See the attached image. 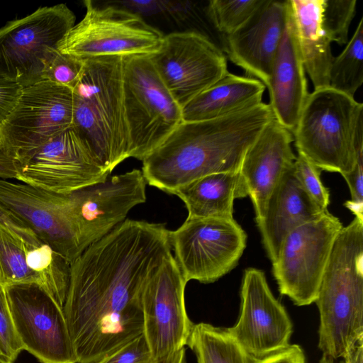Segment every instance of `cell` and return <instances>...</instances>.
Masks as SVG:
<instances>
[{
    "label": "cell",
    "mask_w": 363,
    "mask_h": 363,
    "mask_svg": "<svg viewBox=\"0 0 363 363\" xmlns=\"http://www.w3.org/2000/svg\"><path fill=\"white\" fill-rule=\"evenodd\" d=\"M122 59L130 157L143 160L182 123V108L160 79L149 55Z\"/></svg>",
    "instance_id": "obj_6"
},
{
    "label": "cell",
    "mask_w": 363,
    "mask_h": 363,
    "mask_svg": "<svg viewBox=\"0 0 363 363\" xmlns=\"http://www.w3.org/2000/svg\"><path fill=\"white\" fill-rule=\"evenodd\" d=\"M138 243L108 236L71 264L63 311L77 363H95L141 335L143 287L157 269Z\"/></svg>",
    "instance_id": "obj_1"
},
{
    "label": "cell",
    "mask_w": 363,
    "mask_h": 363,
    "mask_svg": "<svg viewBox=\"0 0 363 363\" xmlns=\"http://www.w3.org/2000/svg\"><path fill=\"white\" fill-rule=\"evenodd\" d=\"M197 363H253L254 359L225 328L199 323L194 325L186 345Z\"/></svg>",
    "instance_id": "obj_27"
},
{
    "label": "cell",
    "mask_w": 363,
    "mask_h": 363,
    "mask_svg": "<svg viewBox=\"0 0 363 363\" xmlns=\"http://www.w3.org/2000/svg\"><path fill=\"white\" fill-rule=\"evenodd\" d=\"M84 68V60L50 50L44 64L42 81L54 82L72 90L78 83Z\"/></svg>",
    "instance_id": "obj_32"
},
{
    "label": "cell",
    "mask_w": 363,
    "mask_h": 363,
    "mask_svg": "<svg viewBox=\"0 0 363 363\" xmlns=\"http://www.w3.org/2000/svg\"><path fill=\"white\" fill-rule=\"evenodd\" d=\"M350 191L351 200L345 206L355 217L363 220V155L357 157L354 169L343 176Z\"/></svg>",
    "instance_id": "obj_36"
},
{
    "label": "cell",
    "mask_w": 363,
    "mask_h": 363,
    "mask_svg": "<svg viewBox=\"0 0 363 363\" xmlns=\"http://www.w3.org/2000/svg\"><path fill=\"white\" fill-rule=\"evenodd\" d=\"M319 363H334V359L332 357L323 354ZM341 363H343L342 362Z\"/></svg>",
    "instance_id": "obj_43"
},
{
    "label": "cell",
    "mask_w": 363,
    "mask_h": 363,
    "mask_svg": "<svg viewBox=\"0 0 363 363\" xmlns=\"http://www.w3.org/2000/svg\"><path fill=\"white\" fill-rule=\"evenodd\" d=\"M84 4L86 13L58 43L60 52L84 60L151 55L159 48L164 35L138 13L90 0Z\"/></svg>",
    "instance_id": "obj_7"
},
{
    "label": "cell",
    "mask_w": 363,
    "mask_h": 363,
    "mask_svg": "<svg viewBox=\"0 0 363 363\" xmlns=\"http://www.w3.org/2000/svg\"><path fill=\"white\" fill-rule=\"evenodd\" d=\"M149 56L182 108L228 72L225 53L198 31L164 35L159 48Z\"/></svg>",
    "instance_id": "obj_15"
},
{
    "label": "cell",
    "mask_w": 363,
    "mask_h": 363,
    "mask_svg": "<svg viewBox=\"0 0 363 363\" xmlns=\"http://www.w3.org/2000/svg\"><path fill=\"white\" fill-rule=\"evenodd\" d=\"M363 342H360L350 354L343 360V363H362Z\"/></svg>",
    "instance_id": "obj_41"
},
{
    "label": "cell",
    "mask_w": 363,
    "mask_h": 363,
    "mask_svg": "<svg viewBox=\"0 0 363 363\" xmlns=\"http://www.w3.org/2000/svg\"><path fill=\"white\" fill-rule=\"evenodd\" d=\"M72 126L111 173L130 157V138L123 93V59H84L81 77L72 89Z\"/></svg>",
    "instance_id": "obj_4"
},
{
    "label": "cell",
    "mask_w": 363,
    "mask_h": 363,
    "mask_svg": "<svg viewBox=\"0 0 363 363\" xmlns=\"http://www.w3.org/2000/svg\"><path fill=\"white\" fill-rule=\"evenodd\" d=\"M292 135L298 154L343 177L363 154V104L330 86L314 89Z\"/></svg>",
    "instance_id": "obj_5"
},
{
    "label": "cell",
    "mask_w": 363,
    "mask_h": 363,
    "mask_svg": "<svg viewBox=\"0 0 363 363\" xmlns=\"http://www.w3.org/2000/svg\"><path fill=\"white\" fill-rule=\"evenodd\" d=\"M169 236L186 281L203 284L216 281L238 265L247 238L233 218H186Z\"/></svg>",
    "instance_id": "obj_8"
},
{
    "label": "cell",
    "mask_w": 363,
    "mask_h": 363,
    "mask_svg": "<svg viewBox=\"0 0 363 363\" xmlns=\"http://www.w3.org/2000/svg\"><path fill=\"white\" fill-rule=\"evenodd\" d=\"M27 265L43 287L63 308L68 291L71 263L40 240L26 242Z\"/></svg>",
    "instance_id": "obj_26"
},
{
    "label": "cell",
    "mask_w": 363,
    "mask_h": 363,
    "mask_svg": "<svg viewBox=\"0 0 363 363\" xmlns=\"http://www.w3.org/2000/svg\"><path fill=\"white\" fill-rule=\"evenodd\" d=\"M18 172L15 161L1 150H0V179H17Z\"/></svg>",
    "instance_id": "obj_40"
},
{
    "label": "cell",
    "mask_w": 363,
    "mask_h": 363,
    "mask_svg": "<svg viewBox=\"0 0 363 363\" xmlns=\"http://www.w3.org/2000/svg\"><path fill=\"white\" fill-rule=\"evenodd\" d=\"M274 118L269 104L215 119L181 123L142 161L147 184L173 194L202 177L238 172L248 148Z\"/></svg>",
    "instance_id": "obj_2"
},
{
    "label": "cell",
    "mask_w": 363,
    "mask_h": 363,
    "mask_svg": "<svg viewBox=\"0 0 363 363\" xmlns=\"http://www.w3.org/2000/svg\"><path fill=\"white\" fill-rule=\"evenodd\" d=\"M292 133L274 118L245 152L240 166L258 224L262 220L268 199L296 156Z\"/></svg>",
    "instance_id": "obj_20"
},
{
    "label": "cell",
    "mask_w": 363,
    "mask_h": 363,
    "mask_svg": "<svg viewBox=\"0 0 363 363\" xmlns=\"http://www.w3.org/2000/svg\"><path fill=\"white\" fill-rule=\"evenodd\" d=\"M146 184L141 170L134 169L67 194L82 252L145 202Z\"/></svg>",
    "instance_id": "obj_16"
},
{
    "label": "cell",
    "mask_w": 363,
    "mask_h": 363,
    "mask_svg": "<svg viewBox=\"0 0 363 363\" xmlns=\"http://www.w3.org/2000/svg\"><path fill=\"white\" fill-rule=\"evenodd\" d=\"M169 363H186V349L181 350Z\"/></svg>",
    "instance_id": "obj_42"
},
{
    "label": "cell",
    "mask_w": 363,
    "mask_h": 363,
    "mask_svg": "<svg viewBox=\"0 0 363 363\" xmlns=\"http://www.w3.org/2000/svg\"><path fill=\"white\" fill-rule=\"evenodd\" d=\"M0 206L71 264L82 254L67 194L0 179Z\"/></svg>",
    "instance_id": "obj_18"
},
{
    "label": "cell",
    "mask_w": 363,
    "mask_h": 363,
    "mask_svg": "<svg viewBox=\"0 0 363 363\" xmlns=\"http://www.w3.org/2000/svg\"><path fill=\"white\" fill-rule=\"evenodd\" d=\"M72 117L71 89L49 81L24 87L0 125L1 150L18 161L70 127Z\"/></svg>",
    "instance_id": "obj_12"
},
{
    "label": "cell",
    "mask_w": 363,
    "mask_h": 363,
    "mask_svg": "<svg viewBox=\"0 0 363 363\" xmlns=\"http://www.w3.org/2000/svg\"><path fill=\"white\" fill-rule=\"evenodd\" d=\"M1 149V129H0V150Z\"/></svg>",
    "instance_id": "obj_44"
},
{
    "label": "cell",
    "mask_w": 363,
    "mask_h": 363,
    "mask_svg": "<svg viewBox=\"0 0 363 363\" xmlns=\"http://www.w3.org/2000/svg\"><path fill=\"white\" fill-rule=\"evenodd\" d=\"M173 194L184 203L189 218H232L234 201L247 196L248 191L239 170L202 177L179 187Z\"/></svg>",
    "instance_id": "obj_24"
},
{
    "label": "cell",
    "mask_w": 363,
    "mask_h": 363,
    "mask_svg": "<svg viewBox=\"0 0 363 363\" xmlns=\"http://www.w3.org/2000/svg\"><path fill=\"white\" fill-rule=\"evenodd\" d=\"M95 363H155L142 333Z\"/></svg>",
    "instance_id": "obj_35"
},
{
    "label": "cell",
    "mask_w": 363,
    "mask_h": 363,
    "mask_svg": "<svg viewBox=\"0 0 363 363\" xmlns=\"http://www.w3.org/2000/svg\"><path fill=\"white\" fill-rule=\"evenodd\" d=\"M0 221L21 236L24 240L33 242L39 238L21 220L0 206Z\"/></svg>",
    "instance_id": "obj_39"
},
{
    "label": "cell",
    "mask_w": 363,
    "mask_h": 363,
    "mask_svg": "<svg viewBox=\"0 0 363 363\" xmlns=\"http://www.w3.org/2000/svg\"><path fill=\"white\" fill-rule=\"evenodd\" d=\"M266 86L275 119L292 133L309 92L289 0L286 23Z\"/></svg>",
    "instance_id": "obj_21"
},
{
    "label": "cell",
    "mask_w": 363,
    "mask_h": 363,
    "mask_svg": "<svg viewBox=\"0 0 363 363\" xmlns=\"http://www.w3.org/2000/svg\"><path fill=\"white\" fill-rule=\"evenodd\" d=\"M320 313L318 348L345 359L363 342V220L337 234L315 301Z\"/></svg>",
    "instance_id": "obj_3"
},
{
    "label": "cell",
    "mask_w": 363,
    "mask_h": 363,
    "mask_svg": "<svg viewBox=\"0 0 363 363\" xmlns=\"http://www.w3.org/2000/svg\"><path fill=\"white\" fill-rule=\"evenodd\" d=\"M288 9L289 0H265L245 23L225 35L226 57L265 86L285 28Z\"/></svg>",
    "instance_id": "obj_19"
},
{
    "label": "cell",
    "mask_w": 363,
    "mask_h": 363,
    "mask_svg": "<svg viewBox=\"0 0 363 363\" xmlns=\"http://www.w3.org/2000/svg\"><path fill=\"white\" fill-rule=\"evenodd\" d=\"M240 301L237 323L225 330L248 354L261 358L290 345L292 322L271 291L263 271L245 269Z\"/></svg>",
    "instance_id": "obj_17"
},
{
    "label": "cell",
    "mask_w": 363,
    "mask_h": 363,
    "mask_svg": "<svg viewBox=\"0 0 363 363\" xmlns=\"http://www.w3.org/2000/svg\"><path fill=\"white\" fill-rule=\"evenodd\" d=\"M4 289L23 349L40 363H77L63 308L37 284Z\"/></svg>",
    "instance_id": "obj_14"
},
{
    "label": "cell",
    "mask_w": 363,
    "mask_h": 363,
    "mask_svg": "<svg viewBox=\"0 0 363 363\" xmlns=\"http://www.w3.org/2000/svg\"><path fill=\"white\" fill-rule=\"evenodd\" d=\"M21 236L0 221V286L37 284L29 269L26 256V242Z\"/></svg>",
    "instance_id": "obj_29"
},
{
    "label": "cell",
    "mask_w": 363,
    "mask_h": 363,
    "mask_svg": "<svg viewBox=\"0 0 363 363\" xmlns=\"http://www.w3.org/2000/svg\"><path fill=\"white\" fill-rule=\"evenodd\" d=\"M306 72L314 89L329 86L334 57L321 24L323 0H289Z\"/></svg>",
    "instance_id": "obj_25"
},
{
    "label": "cell",
    "mask_w": 363,
    "mask_h": 363,
    "mask_svg": "<svg viewBox=\"0 0 363 363\" xmlns=\"http://www.w3.org/2000/svg\"><path fill=\"white\" fill-rule=\"evenodd\" d=\"M75 20L72 11L60 4L8 22L0 28V75L23 88L41 82L50 50L57 48Z\"/></svg>",
    "instance_id": "obj_9"
},
{
    "label": "cell",
    "mask_w": 363,
    "mask_h": 363,
    "mask_svg": "<svg viewBox=\"0 0 363 363\" xmlns=\"http://www.w3.org/2000/svg\"><path fill=\"white\" fill-rule=\"evenodd\" d=\"M363 83V18L359 22L345 49L334 57L329 86L354 97Z\"/></svg>",
    "instance_id": "obj_28"
},
{
    "label": "cell",
    "mask_w": 363,
    "mask_h": 363,
    "mask_svg": "<svg viewBox=\"0 0 363 363\" xmlns=\"http://www.w3.org/2000/svg\"><path fill=\"white\" fill-rule=\"evenodd\" d=\"M15 162L17 180L62 194L104 181L110 174L72 125Z\"/></svg>",
    "instance_id": "obj_13"
},
{
    "label": "cell",
    "mask_w": 363,
    "mask_h": 363,
    "mask_svg": "<svg viewBox=\"0 0 363 363\" xmlns=\"http://www.w3.org/2000/svg\"><path fill=\"white\" fill-rule=\"evenodd\" d=\"M356 0H323L321 24L331 43L348 42L349 29L356 13Z\"/></svg>",
    "instance_id": "obj_31"
},
{
    "label": "cell",
    "mask_w": 363,
    "mask_h": 363,
    "mask_svg": "<svg viewBox=\"0 0 363 363\" xmlns=\"http://www.w3.org/2000/svg\"><path fill=\"white\" fill-rule=\"evenodd\" d=\"M327 210L320 208L304 191L294 174V166L286 172L268 199L262 220L257 224L272 263L290 232L318 219Z\"/></svg>",
    "instance_id": "obj_22"
},
{
    "label": "cell",
    "mask_w": 363,
    "mask_h": 363,
    "mask_svg": "<svg viewBox=\"0 0 363 363\" xmlns=\"http://www.w3.org/2000/svg\"><path fill=\"white\" fill-rule=\"evenodd\" d=\"M23 350L9 311L5 289L0 286V363H14Z\"/></svg>",
    "instance_id": "obj_34"
},
{
    "label": "cell",
    "mask_w": 363,
    "mask_h": 363,
    "mask_svg": "<svg viewBox=\"0 0 363 363\" xmlns=\"http://www.w3.org/2000/svg\"><path fill=\"white\" fill-rule=\"evenodd\" d=\"M186 283L170 254L143 287V334L155 363H169L187 345L194 323L185 306Z\"/></svg>",
    "instance_id": "obj_11"
},
{
    "label": "cell",
    "mask_w": 363,
    "mask_h": 363,
    "mask_svg": "<svg viewBox=\"0 0 363 363\" xmlns=\"http://www.w3.org/2000/svg\"><path fill=\"white\" fill-rule=\"evenodd\" d=\"M265 0H211L208 10L217 28L227 35L245 23Z\"/></svg>",
    "instance_id": "obj_30"
},
{
    "label": "cell",
    "mask_w": 363,
    "mask_h": 363,
    "mask_svg": "<svg viewBox=\"0 0 363 363\" xmlns=\"http://www.w3.org/2000/svg\"><path fill=\"white\" fill-rule=\"evenodd\" d=\"M265 85L252 77L228 72L182 108L184 122L223 117L262 103Z\"/></svg>",
    "instance_id": "obj_23"
},
{
    "label": "cell",
    "mask_w": 363,
    "mask_h": 363,
    "mask_svg": "<svg viewBox=\"0 0 363 363\" xmlns=\"http://www.w3.org/2000/svg\"><path fill=\"white\" fill-rule=\"evenodd\" d=\"M253 363H306V357L301 347L294 344L265 357L255 358Z\"/></svg>",
    "instance_id": "obj_38"
},
{
    "label": "cell",
    "mask_w": 363,
    "mask_h": 363,
    "mask_svg": "<svg viewBox=\"0 0 363 363\" xmlns=\"http://www.w3.org/2000/svg\"><path fill=\"white\" fill-rule=\"evenodd\" d=\"M294 172L304 191L320 208L326 210L330 204V191L321 182V170L304 156L298 154Z\"/></svg>",
    "instance_id": "obj_33"
},
{
    "label": "cell",
    "mask_w": 363,
    "mask_h": 363,
    "mask_svg": "<svg viewBox=\"0 0 363 363\" xmlns=\"http://www.w3.org/2000/svg\"><path fill=\"white\" fill-rule=\"evenodd\" d=\"M342 228L340 220L327 210L284 238L272 263L281 295L298 306L315 301L334 241Z\"/></svg>",
    "instance_id": "obj_10"
},
{
    "label": "cell",
    "mask_w": 363,
    "mask_h": 363,
    "mask_svg": "<svg viewBox=\"0 0 363 363\" xmlns=\"http://www.w3.org/2000/svg\"><path fill=\"white\" fill-rule=\"evenodd\" d=\"M23 87L0 75V125L16 106Z\"/></svg>",
    "instance_id": "obj_37"
}]
</instances>
